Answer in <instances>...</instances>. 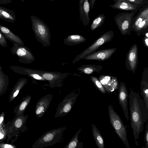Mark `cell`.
<instances>
[{
    "label": "cell",
    "mask_w": 148,
    "mask_h": 148,
    "mask_svg": "<svg viewBox=\"0 0 148 148\" xmlns=\"http://www.w3.org/2000/svg\"><path fill=\"white\" fill-rule=\"evenodd\" d=\"M86 39L82 36L78 34L69 35L63 40L64 43L66 45L73 46L83 43Z\"/></svg>",
    "instance_id": "cell-23"
},
{
    "label": "cell",
    "mask_w": 148,
    "mask_h": 148,
    "mask_svg": "<svg viewBox=\"0 0 148 148\" xmlns=\"http://www.w3.org/2000/svg\"><path fill=\"white\" fill-rule=\"evenodd\" d=\"M0 69L2 70V68L1 65H0Z\"/></svg>",
    "instance_id": "cell-42"
},
{
    "label": "cell",
    "mask_w": 148,
    "mask_h": 148,
    "mask_svg": "<svg viewBox=\"0 0 148 148\" xmlns=\"http://www.w3.org/2000/svg\"><path fill=\"white\" fill-rule=\"evenodd\" d=\"M125 1L134 4L143 5L148 4V0H112Z\"/></svg>",
    "instance_id": "cell-33"
},
{
    "label": "cell",
    "mask_w": 148,
    "mask_h": 148,
    "mask_svg": "<svg viewBox=\"0 0 148 148\" xmlns=\"http://www.w3.org/2000/svg\"><path fill=\"white\" fill-rule=\"evenodd\" d=\"M114 3L109 6L113 9L125 11H134L138 10L143 5L117 0L113 1Z\"/></svg>",
    "instance_id": "cell-18"
},
{
    "label": "cell",
    "mask_w": 148,
    "mask_h": 148,
    "mask_svg": "<svg viewBox=\"0 0 148 148\" xmlns=\"http://www.w3.org/2000/svg\"><path fill=\"white\" fill-rule=\"evenodd\" d=\"M10 51L13 55H16L20 62L30 64L34 61L35 57L30 49L24 45L14 43Z\"/></svg>",
    "instance_id": "cell-8"
},
{
    "label": "cell",
    "mask_w": 148,
    "mask_h": 148,
    "mask_svg": "<svg viewBox=\"0 0 148 148\" xmlns=\"http://www.w3.org/2000/svg\"><path fill=\"white\" fill-rule=\"evenodd\" d=\"M96 0H90L89 4L90 7L91 8V9H92Z\"/></svg>",
    "instance_id": "cell-41"
},
{
    "label": "cell",
    "mask_w": 148,
    "mask_h": 148,
    "mask_svg": "<svg viewBox=\"0 0 148 148\" xmlns=\"http://www.w3.org/2000/svg\"><path fill=\"white\" fill-rule=\"evenodd\" d=\"M32 29L37 41L44 47L50 46V29L44 21L34 15L30 16Z\"/></svg>",
    "instance_id": "cell-3"
},
{
    "label": "cell",
    "mask_w": 148,
    "mask_h": 148,
    "mask_svg": "<svg viewBox=\"0 0 148 148\" xmlns=\"http://www.w3.org/2000/svg\"><path fill=\"white\" fill-rule=\"evenodd\" d=\"M11 2V0H0V4L7 5Z\"/></svg>",
    "instance_id": "cell-40"
},
{
    "label": "cell",
    "mask_w": 148,
    "mask_h": 148,
    "mask_svg": "<svg viewBox=\"0 0 148 148\" xmlns=\"http://www.w3.org/2000/svg\"><path fill=\"white\" fill-rule=\"evenodd\" d=\"M114 35L113 32L112 30L104 33L87 49L77 55L73 61V63H74L78 61L84 56L95 51L105 43L111 41Z\"/></svg>",
    "instance_id": "cell-7"
},
{
    "label": "cell",
    "mask_w": 148,
    "mask_h": 148,
    "mask_svg": "<svg viewBox=\"0 0 148 148\" xmlns=\"http://www.w3.org/2000/svg\"><path fill=\"white\" fill-rule=\"evenodd\" d=\"M106 17L103 14L98 15L92 21L90 26L91 30L94 31L101 27L104 23Z\"/></svg>",
    "instance_id": "cell-29"
},
{
    "label": "cell",
    "mask_w": 148,
    "mask_h": 148,
    "mask_svg": "<svg viewBox=\"0 0 148 148\" xmlns=\"http://www.w3.org/2000/svg\"><path fill=\"white\" fill-rule=\"evenodd\" d=\"M0 31L3 34L6 39L10 41L12 43L24 45V42L20 38L13 33L8 27L0 25Z\"/></svg>",
    "instance_id": "cell-20"
},
{
    "label": "cell",
    "mask_w": 148,
    "mask_h": 148,
    "mask_svg": "<svg viewBox=\"0 0 148 148\" xmlns=\"http://www.w3.org/2000/svg\"><path fill=\"white\" fill-rule=\"evenodd\" d=\"M27 82V80L26 78H22L18 79L9 96L10 102L15 98L22 88L26 84Z\"/></svg>",
    "instance_id": "cell-24"
},
{
    "label": "cell",
    "mask_w": 148,
    "mask_h": 148,
    "mask_svg": "<svg viewBox=\"0 0 148 148\" xmlns=\"http://www.w3.org/2000/svg\"><path fill=\"white\" fill-rule=\"evenodd\" d=\"M143 42L144 46L147 48L148 47V37L144 35L143 39Z\"/></svg>",
    "instance_id": "cell-39"
},
{
    "label": "cell",
    "mask_w": 148,
    "mask_h": 148,
    "mask_svg": "<svg viewBox=\"0 0 148 148\" xmlns=\"http://www.w3.org/2000/svg\"><path fill=\"white\" fill-rule=\"evenodd\" d=\"M79 12L80 18L83 25H88L90 20L89 16L90 5L88 0H79Z\"/></svg>",
    "instance_id": "cell-17"
},
{
    "label": "cell",
    "mask_w": 148,
    "mask_h": 148,
    "mask_svg": "<svg viewBox=\"0 0 148 148\" xmlns=\"http://www.w3.org/2000/svg\"><path fill=\"white\" fill-rule=\"evenodd\" d=\"M118 89L119 92V103L122 108L125 117L127 121H128L129 118L128 108V98L129 97V95L125 83L120 82Z\"/></svg>",
    "instance_id": "cell-11"
},
{
    "label": "cell",
    "mask_w": 148,
    "mask_h": 148,
    "mask_svg": "<svg viewBox=\"0 0 148 148\" xmlns=\"http://www.w3.org/2000/svg\"><path fill=\"white\" fill-rule=\"evenodd\" d=\"M144 142L145 144V146L142 148H148V122H147L146 126L145 131L144 134Z\"/></svg>",
    "instance_id": "cell-34"
},
{
    "label": "cell",
    "mask_w": 148,
    "mask_h": 148,
    "mask_svg": "<svg viewBox=\"0 0 148 148\" xmlns=\"http://www.w3.org/2000/svg\"><path fill=\"white\" fill-rule=\"evenodd\" d=\"M10 68L16 73L27 75L33 79L47 81L42 77L36 72L34 69L17 66H10Z\"/></svg>",
    "instance_id": "cell-15"
},
{
    "label": "cell",
    "mask_w": 148,
    "mask_h": 148,
    "mask_svg": "<svg viewBox=\"0 0 148 148\" xmlns=\"http://www.w3.org/2000/svg\"><path fill=\"white\" fill-rule=\"evenodd\" d=\"M109 121L114 129L115 133L117 134L126 147L130 148L127 136L125 126L119 115L114 110L111 105L108 107Z\"/></svg>",
    "instance_id": "cell-4"
},
{
    "label": "cell",
    "mask_w": 148,
    "mask_h": 148,
    "mask_svg": "<svg viewBox=\"0 0 148 148\" xmlns=\"http://www.w3.org/2000/svg\"><path fill=\"white\" fill-rule=\"evenodd\" d=\"M148 17L142 21L132 31L136 32L137 35L139 36L143 32L148 29Z\"/></svg>",
    "instance_id": "cell-30"
},
{
    "label": "cell",
    "mask_w": 148,
    "mask_h": 148,
    "mask_svg": "<svg viewBox=\"0 0 148 148\" xmlns=\"http://www.w3.org/2000/svg\"><path fill=\"white\" fill-rule=\"evenodd\" d=\"M6 132L5 127H0V141L4 139L6 136Z\"/></svg>",
    "instance_id": "cell-36"
},
{
    "label": "cell",
    "mask_w": 148,
    "mask_h": 148,
    "mask_svg": "<svg viewBox=\"0 0 148 148\" xmlns=\"http://www.w3.org/2000/svg\"><path fill=\"white\" fill-rule=\"evenodd\" d=\"M140 94L143 98L145 107L148 109V68L146 67L143 72L140 82Z\"/></svg>",
    "instance_id": "cell-16"
},
{
    "label": "cell",
    "mask_w": 148,
    "mask_h": 148,
    "mask_svg": "<svg viewBox=\"0 0 148 148\" xmlns=\"http://www.w3.org/2000/svg\"><path fill=\"white\" fill-rule=\"evenodd\" d=\"M102 68L101 65L84 64L78 67L77 70L85 74H90L94 72L99 73Z\"/></svg>",
    "instance_id": "cell-25"
},
{
    "label": "cell",
    "mask_w": 148,
    "mask_h": 148,
    "mask_svg": "<svg viewBox=\"0 0 148 148\" xmlns=\"http://www.w3.org/2000/svg\"><path fill=\"white\" fill-rule=\"evenodd\" d=\"M0 45L2 47H8V45L6 38L3 34L0 31Z\"/></svg>",
    "instance_id": "cell-35"
},
{
    "label": "cell",
    "mask_w": 148,
    "mask_h": 148,
    "mask_svg": "<svg viewBox=\"0 0 148 148\" xmlns=\"http://www.w3.org/2000/svg\"><path fill=\"white\" fill-rule=\"evenodd\" d=\"M76 89L67 95L58 105L54 117L56 118L66 115L71 110L80 93Z\"/></svg>",
    "instance_id": "cell-6"
},
{
    "label": "cell",
    "mask_w": 148,
    "mask_h": 148,
    "mask_svg": "<svg viewBox=\"0 0 148 148\" xmlns=\"http://www.w3.org/2000/svg\"><path fill=\"white\" fill-rule=\"evenodd\" d=\"M66 130V127H63L45 132L38 138L32 147L42 148L60 143L63 140V133Z\"/></svg>",
    "instance_id": "cell-2"
},
{
    "label": "cell",
    "mask_w": 148,
    "mask_h": 148,
    "mask_svg": "<svg viewBox=\"0 0 148 148\" xmlns=\"http://www.w3.org/2000/svg\"><path fill=\"white\" fill-rule=\"evenodd\" d=\"M0 19L13 23L16 20V17L12 10L0 6Z\"/></svg>",
    "instance_id": "cell-21"
},
{
    "label": "cell",
    "mask_w": 148,
    "mask_h": 148,
    "mask_svg": "<svg viewBox=\"0 0 148 148\" xmlns=\"http://www.w3.org/2000/svg\"><path fill=\"white\" fill-rule=\"evenodd\" d=\"M116 48H112L95 51L84 56L82 59L87 60L104 61L109 59L116 51Z\"/></svg>",
    "instance_id": "cell-12"
},
{
    "label": "cell",
    "mask_w": 148,
    "mask_h": 148,
    "mask_svg": "<svg viewBox=\"0 0 148 148\" xmlns=\"http://www.w3.org/2000/svg\"><path fill=\"white\" fill-rule=\"evenodd\" d=\"M15 145L7 143H0V148H15Z\"/></svg>",
    "instance_id": "cell-38"
},
{
    "label": "cell",
    "mask_w": 148,
    "mask_h": 148,
    "mask_svg": "<svg viewBox=\"0 0 148 148\" xmlns=\"http://www.w3.org/2000/svg\"><path fill=\"white\" fill-rule=\"evenodd\" d=\"M92 134L99 148H104V141L100 131L94 124H92Z\"/></svg>",
    "instance_id": "cell-26"
},
{
    "label": "cell",
    "mask_w": 148,
    "mask_h": 148,
    "mask_svg": "<svg viewBox=\"0 0 148 148\" xmlns=\"http://www.w3.org/2000/svg\"><path fill=\"white\" fill-rule=\"evenodd\" d=\"M21 2H24V0H20Z\"/></svg>",
    "instance_id": "cell-43"
},
{
    "label": "cell",
    "mask_w": 148,
    "mask_h": 148,
    "mask_svg": "<svg viewBox=\"0 0 148 148\" xmlns=\"http://www.w3.org/2000/svg\"><path fill=\"white\" fill-rule=\"evenodd\" d=\"M82 130L80 128L76 132L71 139L65 146L64 148H83V143L82 142H79L78 140V136Z\"/></svg>",
    "instance_id": "cell-27"
},
{
    "label": "cell",
    "mask_w": 148,
    "mask_h": 148,
    "mask_svg": "<svg viewBox=\"0 0 148 148\" xmlns=\"http://www.w3.org/2000/svg\"><path fill=\"white\" fill-rule=\"evenodd\" d=\"M32 98L31 95H28L24 97L14 110V113L16 117L23 114Z\"/></svg>",
    "instance_id": "cell-22"
},
{
    "label": "cell",
    "mask_w": 148,
    "mask_h": 148,
    "mask_svg": "<svg viewBox=\"0 0 148 148\" xmlns=\"http://www.w3.org/2000/svg\"><path fill=\"white\" fill-rule=\"evenodd\" d=\"M49 1H55L56 0H49Z\"/></svg>",
    "instance_id": "cell-44"
},
{
    "label": "cell",
    "mask_w": 148,
    "mask_h": 148,
    "mask_svg": "<svg viewBox=\"0 0 148 148\" xmlns=\"http://www.w3.org/2000/svg\"><path fill=\"white\" fill-rule=\"evenodd\" d=\"M138 63V47L137 44H134L131 47L126 55L125 66L127 69L134 73Z\"/></svg>",
    "instance_id": "cell-10"
},
{
    "label": "cell",
    "mask_w": 148,
    "mask_h": 148,
    "mask_svg": "<svg viewBox=\"0 0 148 148\" xmlns=\"http://www.w3.org/2000/svg\"><path fill=\"white\" fill-rule=\"evenodd\" d=\"M138 10L137 14L134 16L133 19L132 31L142 21L148 17V4L144 5Z\"/></svg>",
    "instance_id": "cell-19"
},
{
    "label": "cell",
    "mask_w": 148,
    "mask_h": 148,
    "mask_svg": "<svg viewBox=\"0 0 148 148\" xmlns=\"http://www.w3.org/2000/svg\"><path fill=\"white\" fill-rule=\"evenodd\" d=\"M28 116H24L23 114L16 117L14 123V125L15 128L18 129L24 127Z\"/></svg>",
    "instance_id": "cell-31"
},
{
    "label": "cell",
    "mask_w": 148,
    "mask_h": 148,
    "mask_svg": "<svg viewBox=\"0 0 148 148\" xmlns=\"http://www.w3.org/2000/svg\"><path fill=\"white\" fill-rule=\"evenodd\" d=\"M53 97L51 94H48L42 97L37 102L35 108L36 116L40 118L45 113L50 105Z\"/></svg>",
    "instance_id": "cell-14"
},
{
    "label": "cell",
    "mask_w": 148,
    "mask_h": 148,
    "mask_svg": "<svg viewBox=\"0 0 148 148\" xmlns=\"http://www.w3.org/2000/svg\"><path fill=\"white\" fill-rule=\"evenodd\" d=\"M90 80L96 88L102 93L105 94L106 92L99 80L96 77L91 76Z\"/></svg>",
    "instance_id": "cell-32"
},
{
    "label": "cell",
    "mask_w": 148,
    "mask_h": 148,
    "mask_svg": "<svg viewBox=\"0 0 148 148\" xmlns=\"http://www.w3.org/2000/svg\"><path fill=\"white\" fill-rule=\"evenodd\" d=\"M38 74L48 81L49 84L47 85L51 88H60L63 85V81L67 76V73H62L58 72H51L34 69Z\"/></svg>",
    "instance_id": "cell-9"
},
{
    "label": "cell",
    "mask_w": 148,
    "mask_h": 148,
    "mask_svg": "<svg viewBox=\"0 0 148 148\" xmlns=\"http://www.w3.org/2000/svg\"><path fill=\"white\" fill-rule=\"evenodd\" d=\"M98 78L107 93H111L118 89L119 84L116 76L102 75Z\"/></svg>",
    "instance_id": "cell-13"
},
{
    "label": "cell",
    "mask_w": 148,
    "mask_h": 148,
    "mask_svg": "<svg viewBox=\"0 0 148 148\" xmlns=\"http://www.w3.org/2000/svg\"><path fill=\"white\" fill-rule=\"evenodd\" d=\"M130 90L129 97L131 125L135 143L138 146L139 134L143 131L144 124L148 120V109L139 94L131 88Z\"/></svg>",
    "instance_id": "cell-1"
},
{
    "label": "cell",
    "mask_w": 148,
    "mask_h": 148,
    "mask_svg": "<svg viewBox=\"0 0 148 148\" xmlns=\"http://www.w3.org/2000/svg\"><path fill=\"white\" fill-rule=\"evenodd\" d=\"M138 10L123 12L118 14L114 17L116 25L122 35H130L132 31L133 17Z\"/></svg>",
    "instance_id": "cell-5"
},
{
    "label": "cell",
    "mask_w": 148,
    "mask_h": 148,
    "mask_svg": "<svg viewBox=\"0 0 148 148\" xmlns=\"http://www.w3.org/2000/svg\"><path fill=\"white\" fill-rule=\"evenodd\" d=\"M4 116V112H3L0 114V127H5Z\"/></svg>",
    "instance_id": "cell-37"
},
{
    "label": "cell",
    "mask_w": 148,
    "mask_h": 148,
    "mask_svg": "<svg viewBox=\"0 0 148 148\" xmlns=\"http://www.w3.org/2000/svg\"><path fill=\"white\" fill-rule=\"evenodd\" d=\"M8 76L0 69V96L7 91L9 84Z\"/></svg>",
    "instance_id": "cell-28"
}]
</instances>
